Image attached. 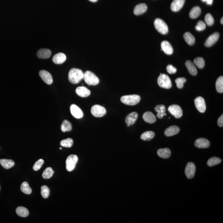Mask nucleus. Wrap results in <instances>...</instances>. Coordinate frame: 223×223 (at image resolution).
<instances>
[{"instance_id": "obj_41", "label": "nucleus", "mask_w": 223, "mask_h": 223, "mask_svg": "<svg viewBox=\"0 0 223 223\" xmlns=\"http://www.w3.org/2000/svg\"><path fill=\"white\" fill-rule=\"evenodd\" d=\"M187 81V79L184 77L178 78L175 80V82L177 84V87L178 88H183V85Z\"/></svg>"}, {"instance_id": "obj_22", "label": "nucleus", "mask_w": 223, "mask_h": 223, "mask_svg": "<svg viewBox=\"0 0 223 223\" xmlns=\"http://www.w3.org/2000/svg\"><path fill=\"white\" fill-rule=\"evenodd\" d=\"M144 120L146 122L152 124L155 122L156 118L154 114L151 112L148 111L144 113L143 115Z\"/></svg>"}, {"instance_id": "obj_26", "label": "nucleus", "mask_w": 223, "mask_h": 223, "mask_svg": "<svg viewBox=\"0 0 223 223\" xmlns=\"http://www.w3.org/2000/svg\"><path fill=\"white\" fill-rule=\"evenodd\" d=\"M0 164L6 169H9L15 165V162L13 160L3 159L0 160Z\"/></svg>"}, {"instance_id": "obj_49", "label": "nucleus", "mask_w": 223, "mask_h": 223, "mask_svg": "<svg viewBox=\"0 0 223 223\" xmlns=\"http://www.w3.org/2000/svg\"><path fill=\"white\" fill-rule=\"evenodd\" d=\"M202 1H203V2H206V0H202Z\"/></svg>"}, {"instance_id": "obj_19", "label": "nucleus", "mask_w": 223, "mask_h": 223, "mask_svg": "<svg viewBox=\"0 0 223 223\" xmlns=\"http://www.w3.org/2000/svg\"><path fill=\"white\" fill-rule=\"evenodd\" d=\"M180 129L177 126H172L167 128L165 131V134L167 136H173L179 132Z\"/></svg>"}, {"instance_id": "obj_47", "label": "nucleus", "mask_w": 223, "mask_h": 223, "mask_svg": "<svg viewBox=\"0 0 223 223\" xmlns=\"http://www.w3.org/2000/svg\"><path fill=\"white\" fill-rule=\"evenodd\" d=\"M89 1L92 2H97V1H98V0H89Z\"/></svg>"}, {"instance_id": "obj_15", "label": "nucleus", "mask_w": 223, "mask_h": 223, "mask_svg": "<svg viewBox=\"0 0 223 223\" xmlns=\"http://www.w3.org/2000/svg\"><path fill=\"white\" fill-rule=\"evenodd\" d=\"M185 0H174L171 4V8L174 12H178L184 5Z\"/></svg>"}, {"instance_id": "obj_20", "label": "nucleus", "mask_w": 223, "mask_h": 223, "mask_svg": "<svg viewBox=\"0 0 223 223\" xmlns=\"http://www.w3.org/2000/svg\"><path fill=\"white\" fill-rule=\"evenodd\" d=\"M148 7L145 3H140L135 6L134 8V14L136 15H139L145 13L147 10Z\"/></svg>"}, {"instance_id": "obj_12", "label": "nucleus", "mask_w": 223, "mask_h": 223, "mask_svg": "<svg viewBox=\"0 0 223 223\" xmlns=\"http://www.w3.org/2000/svg\"><path fill=\"white\" fill-rule=\"evenodd\" d=\"M70 112L73 116L77 119H81L83 118V112L79 107L75 104L71 105L70 108Z\"/></svg>"}, {"instance_id": "obj_48", "label": "nucleus", "mask_w": 223, "mask_h": 223, "mask_svg": "<svg viewBox=\"0 0 223 223\" xmlns=\"http://www.w3.org/2000/svg\"><path fill=\"white\" fill-rule=\"evenodd\" d=\"M223 18H222L221 19V23L222 24H223Z\"/></svg>"}, {"instance_id": "obj_31", "label": "nucleus", "mask_w": 223, "mask_h": 223, "mask_svg": "<svg viewBox=\"0 0 223 223\" xmlns=\"http://www.w3.org/2000/svg\"><path fill=\"white\" fill-rule=\"evenodd\" d=\"M155 134L154 132L152 131H147L143 133L140 136L142 140L149 141L152 140L154 137Z\"/></svg>"}, {"instance_id": "obj_23", "label": "nucleus", "mask_w": 223, "mask_h": 223, "mask_svg": "<svg viewBox=\"0 0 223 223\" xmlns=\"http://www.w3.org/2000/svg\"><path fill=\"white\" fill-rule=\"evenodd\" d=\"M51 54V51L49 49H43L38 50L37 56L40 59H47L50 57Z\"/></svg>"}, {"instance_id": "obj_14", "label": "nucleus", "mask_w": 223, "mask_h": 223, "mask_svg": "<svg viewBox=\"0 0 223 223\" xmlns=\"http://www.w3.org/2000/svg\"><path fill=\"white\" fill-rule=\"evenodd\" d=\"M219 36V33L216 32L213 33L206 41L204 45L206 47H208L212 46L217 41Z\"/></svg>"}, {"instance_id": "obj_34", "label": "nucleus", "mask_w": 223, "mask_h": 223, "mask_svg": "<svg viewBox=\"0 0 223 223\" xmlns=\"http://www.w3.org/2000/svg\"><path fill=\"white\" fill-rule=\"evenodd\" d=\"M54 173V171L53 170L52 168L50 167H47L43 172L42 177L44 179H49L52 177Z\"/></svg>"}, {"instance_id": "obj_30", "label": "nucleus", "mask_w": 223, "mask_h": 223, "mask_svg": "<svg viewBox=\"0 0 223 223\" xmlns=\"http://www.w3.org/2000/svg\"><path fill=\"white\" fill-rule=\"evenodd\" d=\"M201 13V10L200 8L198 6H195L191 10L190 12L189 16L192 19H195L199 16Z\"/></svg>"}, {"instance_id": "obj_1", "label": "nucleus", "mask_w": 223, "mask_h": 223, "mask_svg": "<svg viewBox=\"0 0 223 223\" xmlns=\"http://www.w3.org/2000/svg\"><path fill=\"white\" fill-rule=\"evenodd\" d=\"M84 73L82 70L73 68L69 71L68 79L70 83L73 84H77L84 78Z\"/></svg>"}, {"instance_id": "obj_43", "label": "nucleus", "mask_w": 223, "mask_h": 223, "mask_svg": "<svg viewBox=\"0 0 223 223\" xmlns=\"http://www.w3.org/2000/svg\"><path fill=\"white\" fill-rule=\"evenodd\" d=\"M206 25L205 23L203 21H199L197 23V25L195 26L196 30L198 31H202L205 29Z\"/></svg>"}, {"instance_id": "obj_3", "label": "nucleus", "mask_w": 223, "mask_h": 223, "mask_svg": "<svg viewBox=\"0 0 223 223\" xmlns=\"http://www.w3.org/2000/svg\"><path fill=\"white\" fill-rule=\"evenodd\" d=\"M83 79L86 83L89 85H97L99 83V78L91 71H86L84 73Z\"/></svg>"}, {"instance_id": "obj_13", "label": "nucleus", "mask_w": 223, "mask_h": 223, "mask_svg": "<svg viewBox=\"0 0 223 223\" xmlns=\"http://www.w3.org/2000/svg\"><path fill=\"white\" fill-rule=\"evenodd\" d=\"M195 145L199 148H207L210 145V142L205 138H199L195 140Z\"/></svg>"}, {"instance_id": "obj_39", "label": "nucleus", "mask_w": 223, "mask_h": 223, "mask_svg": "<svg viewBox=\"0 0 223 223\" xmlns=\"http://www.w3.org/2000/svg\"><path fill=\"white\" fill-rule=\"evenodd\" d=\"M204 20L207 25L209 26H211L214 23V19L210 13H208L206 15Z\"/></svg>"}, {"instance_id": "obj_4", "label": "nucleus", "mask_w": 223, "mask_h": 223, "mask_svg": "<svg viewBox=\"0 0 223 223\" xmlns=\"http://www.w3.org/2000/svg\"><path fill=\"white\" fill-rule=\"evenodd\" d=\"M157 83L160 87L166 89H169L172 87L171 79L165 74H161L157 79Z\"/></svg>"}, {"instance_id": "obj_42", "label": "nucleus", "mask_w": 223, "mask_h": 223, "mask_svg": "<svg viewBox=\"0 0 223 223\" xmlns=\"http://www.w3.org/2000/svg\"><path fill=\"white\" fill-rule=\"evenodd\" d=\"M44 163V161L42 159H40L37 161L33 166V168L34 170L37 171L41 168L42 166Z\"/></svg>"}, {"instance_id": "obj_35", "label": "nucleus", "mask_w": 223, "mask_h": 223, "mask_svg": "<svg viewBox=\"0 0 223 223\" xmlns=\"http://www.w3.org/2000/svg\"><path fill=\"white\" fill-rule=\"evenodd\" d=\"M21 191L26 194L29 195L32 193V190L29 187L28 182H24L22 183L20 187Z\"/></svg>"}, {"instance_id": "obj_24", "label": "nucleus", "mask_w": 223, "mask_h": 223, "mask_svg": "<svg viewBox=\"0 0 223 223\" xmlns=\"http://www.w3.org/2000/svg\"><path fill=\"white\" fill-rule=\"evenodd\" d=\"M157 155L161 158L167 159L171 156V151L168 148H161L157 151Z\"/></svg>"}, {"instance_id": "obj_33", "label": "nucleus", "mask_w": 223, "mask_h": 223, "mask_svg": "<svg viewBox=\"0 0 223 223\" xmlns=\"http://www.w3.org/2000/svg\"><path fill=\"white\" fill-rule=\"evenodd\" d=\"M216 87L218 93H222L223 92V77L221 76L217 79L216 82Z\"/></svg>"}, {"instance_id": "obj_36", "label": "nucleus", "mask_w": 223, "mask_h": 223, "mask_svg": "<svg viewBox=\"0 0 223 223\" xmlns=\"http://www.w3.org/2000/svg\"><path fill=\"white\" fill-rule=\"evenodd\" d=\"M221 162V160L217 157H212L208 160L207 165L209 167H212L219 164Z\"/></svg>"}, {"instance_id": "obj_2", "label": "nucleus", "mask_w": 223, "mask_h": 223, "mask_svg": "<svg viewBox=\"0 0 223 223\" xmlns=\"http://www.w3.org/2000/svg\"><path fill=\"white\" fill-rule=\"evenodd\" d=\"M140 101V97L138 95H131L123 96L121 101L124 104L129 105H134L137 104Z\"/></svg>"}, {"instance_id": "obj_6", "label": "nucleus", "mask_w": 223, "mask_h": 223, "mask_svg": "<svg viewBox=\"0 0 223 223\" xmlns=\"http://www.w3.org/2000/svg\"><path fill=\"white\" fill-rule=\"evenodd\" d=\"M78 161V157L76 155L69 156L66 161V168L68 172H71L75 168L76 164Z\"/></svg>"}, {"instance_id": "obj_10", "label": "nucleus", "mask_w": 223, "mask_h": 223, "mask_svg": "<svg viewBox=\"0 0 223 223\" xmlns=\"http://www.w3.org/2000/svg\"><path fill=\"white\" fill-rule=\"evenodd\" d=\"M169 111L176 118H180L183 115V111L181 107L177 105H173L168 108Z\"/></svg>"}, {"instance_id": "obj_37", "label": "nucleus", "mask_w": 223, "mask_h": 223, "mask_svg": "<svg viewBox=\"0 0 223 223\" xmlns=\"http://www.w3.org/2000/svg\"><path fill=\"white\" fill-rule=\"evenodd\" d=\"M60 145L65 148H71L73 144V140L71 138L64 139L60 141Z\"/></svg>"}, {"instance_id": "obj_25", "label": "nucleus", "mask_w": 223, "mask_h": 223, "mask_svg": "<svg viewBox=\"0 0 223 223\" xmlns=\"http://www.w3.org/2000/svg\"><path fill=\"white\" fill-rule=\"evenodd\" d=\"M185 64L189 73L192 75H196L198 71H197L196 68L194 64L191 61L188 60L186 62Z\"/></svg>"}, {"instance_id": "obj_18", "label": "nucleus", "mask_w": 223, "mask_h": 223, "mask_svg": "<svg viewBox=\"0 0 223 223\" xmlns=\"http://www.w3.org/2000/svg\"><path fill=\"white\" fill-rule=\"evenodd\" d=\"M76 93L79 96L83 98L88 97L91 94L90 91L84 87H77L76 89Z\"/></svg>"}, {"instance_id": "obj_44", "label": "nucleus", "mask_w": 223, "mask_h": 223, "mask_svg": "<svg viewBox=\"0 0 223 223\" xmlns=\"http://www.w3.org/2000/svg\"><path fill=\"white\" fill-rule=\"evenodd\" d=\"M167 72L170 74L176 73L177 71V69L174 67L173 65H168V66H167Z\"/></svg>"}, {"instance_id": "obj_29", "label": "nucleus", "mask_w": 223, "mask_h": 223, "mask_svg": "<svg viewBox=\"0 0 223 223\" xmlns=\"http://www.w3.org/2000/svg\"><path fill=\"white\" fill-rule=\"evenodd\" d=\"M183 38L184 40H185L186 42L188 44V45H194L195 43V38L194 36L191 33L187 32L185 33L183 35Z\"/></svg>"}, {"instance_id": "obj_27", "label": "nucleus", "mask_w": 223, "mask_h": 223, "mask_svg": "<svg viewBox=\"0 0 223 223\" xmlns=\"http://www.w3.org/2000/svg\"><path fill=\"white\" fill-rule=\"evenodd\" d=\"M155 110L157 112V116L160 119H162L164 116L166 115L165 113L166 111L165 107L163 105L156 106L155 108Z\"/></svg>"}, {"instance_id": "obj_5", "label": "nucleus", "mask_w": 223, "mask_h": 223, "mask_svg": "<svg viewBox=\"0 0 223 223\" xmlns=\"http://www.w3.org/2000/svg\"><path fill=\"white\" fill-rule=\"evenodd\" d=\"M154 26L156 30L161 34H166L168 33V26L162 19L160 18H157L155 19Z\"/></svg>"}, {"instance_id": "obj_11", "label": "nucleus", "mask_w": 223, "mask_h": 223, "mask_svg": "<svg viewBox=\"0 0 223 223\" xmlns=\"http://www.w3.org/2000/svg\"><path fill=\"white\" fill-rule=\"evenodd\" d=\"M39 76L41 79L46 84L50 85L53 83V78L49 71L45 70H41L39 72Z\"/></svg>"}, {"instance_id": "obj_32", "label": "nucleus", "mask_w": 223, "mask_h": 223, "mask_svg": "<svg viewBox=\"0 0 223 223\" xmlns=\"http://www.w3.org/2000/svg\"><path fill=\"white\" fill-rule=\"evenodd\" d=\"M61 129L63 132L71 131L72 130V125L68 121L65 120L61 124Z\"/></svg>"}, {"instance_id": "obj_28", "label": "nucleus", "mask_w": 223, "mask_h": 223, "mask_svg": "<svg viewBox=\"0 0 223 223\" xmlns=\"http://www.w3.org/2000/svg\"><path fill=\"white\" fill-rule=\"evenodd\" d=\"M17 214L22 217H27L29 215V212L28 209L23 207H18L16 209Z\"/></svg>"}, {"instance_id": "obj_21", "label": "nucleus", "mask_w": 223, "mask_h": 223, "mask_svg": "<svg viewBox=\"0 0 223 223\" xmlns=\"http://www.w3.org/2000/svg\"><path fill=\"white\" fill-rule=\"evenodd\" d=\"M66 60V56L65 54L59 53L54 55L53 58V62L56 64H61Z\"/></svg>"}, {"instance_id": "obj_16", "label": "nucleus", "mask_w": 223, "mask_h": 223, "mask_svg": "<svg viewBox=\"0 0 223 223\" xmlns=\"http://www.w3.org/2000/svg\"><path fill=\"white\" fill-rule=\"evenodd\" d=\"M138 118V114L136 112H133L128 114L125 119L127 125L129 127L133 125L136 122Z\"/></svg>"}, {"instance_id": "obj_46", "label": "nucleus", "mask_w": 223, "mask_h": 223, "mask_svg": "<svg viewBox=\"0 0 223 223\" xmlns=\"http://www.w3.org/2000/svg\"><path fill=\"white\" fill-rule=\"evenodd\" d=\"M207 4L209 5H211L212 4L213 0H206V1Z\"/></svg>"}, {"instance_id": "obj_8", "label": "nucleus", "mask_w": 223, "mask_h": 223, "mask_svg": "<svg viewBox=\"0 0 223 223\" xmlns=\"http://www.w3.org/2000/svg\"><path fill=\"white\" fill-rule=\"evenodd\" d=\"M195 166L194 163L191 162L187 163L185 170V173L187 178L188 179L193 178L195 174Z\"/></svg>"}, {"instance_id": "obj_40", "label": "nucleus", "mask_w": 223, "mask_h": 223, "mask_svg": "<svg viewBox=\"0 0 223 223\" xmlns=\"http://www.w3.org/2000/svg\"><path fill=\"white\" fill-rule=\"evenodd\" d=\"M41 194L44 198H47L50 195V190L46 186L41 187Z\"/></svg>"}, {"instance_id": "obj_45", "label": "nucleus", "mask_w": 223, "mask_h": 223, "mask_svg": "<svg viewBox=\"0 0 223 223\" xmlns=\"http://www.w3.org/2000/svg\"><path fill=\"white\" fill-rule=\"evenodd\" d=\"M218 125L220 127H222L223 126V114L221 115L219 119H218L217 121Z\"/></svg>"}, {"instance_id": "obj_38", "label": "nucleus", "mask_w": 223, "mask_h": 223, "mask_svg": "<svg viewBox=\"0 0 223 223\" xmlns=\"http://www.w3.org/2000/svg\"><path fill=\"white\" fill-rule=\"evenodd\" d=\"M193 63L199 69H203L205 65V61L203 58L198 57L194 59Z\"/></svg>"}, {"instance_id": "obj_7", "label": "nucleus", "mask_w": 223, "mask_h": 223, "mask_svg": "<svg viewBox=\"0 0 223 223\" xmlns=\"http://www.w3.org/2000/svg\"><path fill=\"white\" fill-rule=\"evenodd\" d=\"M91 113L93 116L101 118L106 114V110L104 107L98 105H96L92 107Z\"/></svg>"}, {"instance_id": "obj_17", "label": "nucleus", "mask_w": 223, "mask_h": 223, "mask_svg": "<svg viewBox=\"0 0 223 223\" xmlns=\"http://www.w3.org/2000/svg\"><path fill=\"white\" fill-rule=\"evenodd\" d=\"M162 50L167 55H172L173 53V47L168 41H164L161 44Z\"/></svg>"}, {"instance_id": "obj_9", "label": "nucleus", "mask_w": 223, "mask_h": 223, "mask_svg": "<svg viewBox=\"0 0 223 223\" xmlns=\"http://www.w3.org/2000/svg\"><path fill=\"white\" fill-rule=\"evenodd\" d=\"M194 103L196 108L200 113H204L205 111L206 107L205 101L203 97H197L195 99Z\"/></svg>"}, {"instance_id": "obj_50", "label": "nucleus", "mask_w": 223, "mask_h": 223, "mask_svg": "<svg viewBox=\"0 0 223 223\" xmlns=\"http://www.w3.org/2000/svg\"><path fill=\"white\" fill-rule=\"evenodd\" d=\"M60 150H62V148H60Z\"/></svg>"}]
</instances>
